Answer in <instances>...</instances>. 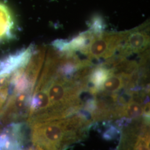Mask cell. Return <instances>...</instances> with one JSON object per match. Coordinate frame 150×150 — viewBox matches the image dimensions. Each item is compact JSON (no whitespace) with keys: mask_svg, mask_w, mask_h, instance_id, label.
<instances>
[{"mask_svg":"<svg viewBox=\"0 0 150 150\" xmlns=\"http://www.w3.org/2000/svg\"><path fill=\"white\" fill-rule=\"evenodd\" d=\"M89 123L84 115H74L71 118L27 125L33 144L42 150H64L84 136Z\"/></svg>","mask_w":150,"mask_h":150,"instance_id":"6da1fadb","label":"cell"},{"mask_svg":"<svg viewBox=\"0 0 150 150\" xmlns=\"http://www.w3.org/2000/svg\"><path fill=\"white\" fill-rule=\"evenodd\" d=\"M147 26L148 24L142 25L128 31L124 43L118 50L119 56L125 58L129 54L144 52L147 48L150 43Z\"/></svg>","mask_w":150,"mask_h":150,"instance_id":"7a4b0ae2","label":"cell"},{"mask_svg":"<svg viewBox=\"0 0 150 150\" xmlns=\"http://www.w3.org/2000/svg\"><path fill=\"white\" fill-rule=\"evenodd\" d=\"M13 22L8 8L0 4V40L8 38L11 33Z\"/></svg>","mask_w":150,"mask_h":150,"instance_id":"277c9868","label":"cell"},{"mask_svg":"<svg viewBox=\"0 0 150 150\" xmlns=\"http://www.w3.org/2000/svg\"><path fill=\"white\" fill-rule=\"evenodd\" d=\"M111 72V69H108L103 66L97 67L91 71L88 80L93 85V87L91 90L93 93H96L101 90L103 83L107 80Z\"/></svg>","mask_w":150,"mask_h":150,"instance_id":"3957f363","label":"cell"},{"mask_svg":"<svg viewBox=\"0 0 150 150\" xmlns=\"http://www.w3.org/2000/svg\"><path fill=\"white\" fill-rule=\"evenodd\" d=\"M106 27V24L102 17L99 15H95L92 18L90 23V31L94 35H100L103 32Z\"/></svg>","mask_w":150,"mask_h":150,"instance_id":"5b68a950","label":"cell"}]
</instances>
